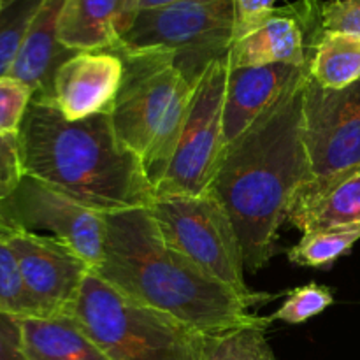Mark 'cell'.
<instances>
[{
  "label": "cell",
  "instance_id": "1",
  "mask_svg": "<svg viewBox=\"0 0 360 360\" xmlns=\"http://www.w3.org/2000/svg\"><path fill=\"white\" fill-rule=\"evenodd\" d=\"M308 70L238 139L225 146L210 192L227 210L245 257L257 273L276 253L295 193L309 178L302 137V97Z\"/></svg>",
  "mask_w": 360,
  "mask_h": 360
},
{
  "label": "cell",
  "instance_id": "2",
  "mask_svg": "<svg viewBox=\"0 0 360 360\" xmlns=\"http://www.w3.org/2000/svg\"><path fill=\"white\" fill-rule=\"evenodd\" d=\"M104 259L95 273L132 301L165 313L193 333L271 323L257 304L221 285L162 238L148 207L105 214Z\"/></svg>",
  "mask_w": 360,
  "mask_h": 360
},
{
  "label": "cell",
  "instance_id": "3",
  "mask_svg": "<svg viewBox=\"0 0 360 360\" xmlns=\"http://www.w3.org/2000/svg\"><path fill=\"white\" fill-rule=\"evenodd\" d=\"M18 146L25 176L102 214L150 207L155 199L143 162L120 143L109 112L70 122L51 102L32 101Z\"/></svg>",
  "mask_w": 360,
  "mask_h": 360
},
{
  "label": "cell",
  "instance_id": "4",
  "mask_svg": "<svg viewBox=\"0 0 360 360\" xmlns=\"http://www.w3.org/2000/svg\"><path fill=\"white\" fill-rule=\"evenodd\" d=\"M115 51L122 55L125 74L109 111L112 129L120 143L141 158L157 190L178 146L197 83L183 76L169 53Z\"/></svg>",
  "mask_w": 360,
  "mask_h": 360
},
{
  "label": "cell",
  "instance_id": "5",
  "mask_svg": "<svg viewBox=\"0 0 360 360\" xmlns=\"http://www.w3.org/2000/svg\"><path fill=\"white\" fill-rule=\"evenodd\" d=\"M72 316L108 360H197L200 334L132 301L95 271L84 280Z\"/></svg>",
  "mask_w": 360,
  "mask_h": 360
},
{
  "label": "cell",
  "instance_id": "6",
  "mask_svg": "<svg viewBox=\"0 0 360 360\" xmlns=\"http://www.w3.org/2000/svg\"><path fill=\"white\" fill-rule=\"evenodd\" d=\"M238 27L234 0H179L139 11L118 46L127 51H164L190 83L231 49Z\"/></svg>",
  "mask_w": 360,
  "mask_h": 360
},
{
  "label": "cell",
  "instance_id": "7",
  "mask_svg": "<svg viewBox=\"0 0 360 360\" xmlns=\"http://www.w3.org/2000/svg\"><path fill=\"white\" fill-rule=\"evenodd\" d=\"M165 243L197 267L253 304L273 299L245 281V257L227 210L211 192L155 197L148 207Z\"/></svg>",
  "mask_w": 360,
  "mask_h": 360
},
{
  "label": "cell",
  "instance_id": "8",
  "mask_svg": "<svg viewBox=\"0 0 360 360\" xmlns=\"http://www.w3.org/2000/svg\"><path fill=\"white\" fill-rule=\"evenodd\" d=\"M229 58H218L204 70L193 88L192 102L183 123L167 172L155 197L202 195L210 192L225 150L224 102Z\"/></svg>",
  "mask_w": 360,
  "mask_h": 360
},
{
  "label": "cell",
  "instance_id": "9",
  "mask_svg": "<svg viewBox=\"0 0 360 360\" xmlns=\"http://www.w3.org/2000/svg\"><path fill=\"white\" fill-rule=\"evenodd\" d=\"M302 137L309 178L301 188H320L360 171V79L341 90L308 76L302 97Z\"/></svg>",
  "mask_w": 360,
  "mask_h": 360
},
{
  "label": "cell",
  "instance_id": "10",
  "mask_svg": "<svg viewBox=\"0 0 360 360\" xmlns=\"http://www.w3.org/2000/svg\"><path fill=\"white\" fill-rule=\"evenodd\" d=\"M0 220L25 231L49 232L48 236L70 246L94 271L104 259L105 214L28 176H23L13 195L0 202Z\"/></svg>",
  "mask_w": 360,
  "mask_h": 360
},
{
  "label": "cell",
  "instance_id": "11",
  "mask_svg": "<svg viewBox=\"0 0 360 360\" xmlns=\"http://www.w3.org/2000/svg\"><path fill=\"white\" fill-rule=\"evenodd\" d=\"M322 34V0H297L285 7H274L236 30L227 53L229 65L285 63L308 69L313 48Z\"/></svg>",
  "mask_w": 360,
  "mask_h": 360
},
{
  "label": "cell",
  "instance_id": "12",
  "mask_svg": "<svg viewBox=\"0 0 360 360\" xmlns=\"http://www.w3.org/2000/svg\"><path fill=\"white\" fill-rule=\"evenodd\" d=\"M4 238L16 257L23 283L41 319L72 315L84 280L94 269L53 236L9 227Z\"/></svg>",
  "mask_w": 360,
  "mask_h": 360
},
{
  "label": "cell",
  "instance_id": "13",
  "mask_svg": "<svg viewBox=\"0 0 360 360\" xmlns=\"http://www.w3.org/2000/svg\"><path fill=\"white\" fill-rule=\"evenodd\" d=\"M123 74L125 63L115 49L74 53L56 70L51 104L70 122L109 112Z\"/></svg>",
  "mask_w": 360,
  "mask_h": 360
},
{
  "label": "cell",
  "instance_id": "14",
  "mask_svg": "<svg viewBox=\"0 0 360 360\" xmlns=\"http://www.w3.org/2000/svg\"><path fill=\"white\" fill-rule=\"evenodd\" d=\"M308 69L285 65L231 67L224 102L225 146L238 139L255 120H259L280 95Z\"/></svg>",
  "mask_w": 360,
  "mask_h": 360
},
{
  "label": "cell",
  "instance_id": "15",
  "mask_svg": "<svg viewBox=\"0 0 360 360\" xmlns=\"http://www.w3.org/2000/svg\"><path fill=\"white\" fill-rule=\"evenodd\" d=\"M63 2L65 0H42L9 72L32 88V101L51 102L56 70L76 53L62 46L58 39Z\"/></svg>",
  "mask_w": 360,
  "mask_h": 360
},
{
  "label": "cell",
  "instance_id": "16",
  "mask_svg": "<svg viewBox=\"0 0 360 360\" xmlns=\"http://www.w3.org/2000/svg\"><path fill=\"white\" fill-rule=\"evenodd\" d=\"M129 27V0H65L58 39L70 51H102L116 48Z\"/></svg>",
  "mask_w": 360,
  "mask_h": 360
},
{
  "label": "cell",
  "instance_id": "17",
  "mask_svg": "<svg viewBox=\"0 0 360 360\" xmlns=\"http://www.w3.org/2000/svg\"><path fill=\"white\" fill-rule=\"evenodd\" d=\"M288 224L306 232L360 224V171L341 181L301 188L292 200Z\"/></svg>",
  "mask_w": 360,
  "mask_h": 360
},
{
  "label": "cell",
  "instance_id": "18",
  "mask_svg": "<svg viewBox=\"0 0 360 360\" xmlns=\"http://www.w3.org/2000/svg\"><path fill=\"white\" fill-rule=\"evenodd\" d=\"M27 360H108L72 315L20 319Z\"/></svg>",
  "mask_w": 360,
  "mask_h": 360
},
{
  "label": "cell",
  "instance_id": "19",
  "mask_svg": "<svg viewBox=\"0 0 360 360\" xmlns=\"http://www.w3.org/2000/svg\"><path fill=\"white\" fill-rule=\"evenodd\" d=\"M308 76L320 86L341 90L360 79V37L341 32L320 35L308 63Z\"/></svg>",
  "mask_w": 360,
  "mask_h": 360
},
{
  "label": "cell",
  "instance_id": "20",
  "mask_svg": "<svg viewBox=\"0 0 360 360\" xmlns=\"http://www.w3.org/2000/svg\"><path fill=\"white\" fill-rule=\"evenodd\" d=\"M267 327L252 323L200 336L197 360H278L266 338Z\"/></svg>",
  "mask_w": 360,
  "mask_h": 360
},
{
  "label": "cell",
  "instance_id": "21",
  "mask_svg": "<svg viewBox=\"0 0 360 360\" xmlns=\"http://www.w3.org/2000/svg\"><path fill=\"white\" fill-rule=\"evenodd\" d=\"M357 241H360V224L306 232L297 245L288 248L287 255L295 266L326 269L350 252Z\"/></svg>",
  "mask_w": 360,
  "mask_h": 360
},
{
  "label": "cell",
  "instance_id": "22",
  "mask_svg": "<svg viewBox=\"0 0 360 360\" xmlns=\"http://www.w3.org/2000/svg\"><path fill=\"white\" fill-rule=\"evenodd\" d=\"M42 0H6L0 9V77L9 76Z\"/></svg>",
  "mask_w": 360,
  "mask_h": 360
},
{
  "label": "cell",
  "instance_id": "23",
  "mask_svg": "<svg viewBox=\"0 0 360 360\" xmlns=\"http://www.w3.org/2000/svg\"><path fill=\"white\" fill-rule=\"evenodd\" d=\"M4 236L6 232L0 234V311L18 319H41V313L23 283L16 257Z\"/></svg>",
  "mask_w": 360,
  "mask_h": 360
},
{
  "label": "cell",
  "instance_id": "24",
  "mask_svg": "<svg viewBox=\"0 0 360 360\" xmlns=\"http://www.w3.org/2000/svg\"><path fill=\"white\" fill-rule=\"evenodd\" d=\"M333 302V290L326 285H302L288 294L287 301L269 319L280 320V322L290 323V326H299V323L308 322L309 319L326 311Z\"/></svg>",
  "mask_w": 360,
  "mask_h": 360
},
{
  "label": "cell",
  "instance_id": "25",
  "mask_svg": "<svg viewBox=\"0 0 360 360\" xmlns=\"http://www.w3.org/2000/svg\"><path fill=\"white\" fill-rule=\"evenodd\" d=\"M34 91L13 76L0 77V136H16Z\"/></svg>",
  "mask_w": 360,
  "mask_h": 360
},
{
  "label": "cell",
  "instance_id": "26",
  "mask_svg": "<svg viewBox=\"0 0 360 360\" xmlns=\"http://www.w3.org/2000/svg\"><path fill=\"white\" fill-rule=\"evenodd\" d=\"M322 25L327 32H341L360 37V0L322 2Z\"/></svg>",
  "mask_w": 360,
  "mask_h": 360
},
{
  "label": "cell",
  "instance_id": "27",
  "mask_svg": "<svg viewBox=\"0 0 360 360\" xmlns=\"http://www.w3.org/2000/svg\"><path fill=\"white\" fill-rule=\"evenodd\" d=\"M16 136H0V202L13 195L23 179Z\"/></svg>",
  "mask_w": 360,
  "mask_h": 360
},
{
  "label": "cell",
  "instance_id": "28",
  "mask_svg": "<svg viewBox=\"0 0 360 360\" xmlns=\"http://www.w3.org/2000/svg\"><path fill=\"white\" fill-rule=\"evenodd\" d=\"M0 360H27L18 316L0 311Z\"/></svg>",
  "mask_w": 360,
  "mask_h": 360
},
{
  "label": "cell",
  "instance_id": "29",
  "mask_svg": "<svg viewBox=\"0 0 360 360\" xmlns=\"http://www.w3.org/2000/svg\"><path fill=\"white\" fill-rule=\"evenodd\" d=\"M276 2L278 0H234L236 14H238V27H236V30L250 25L257 18L266 14L267 11L274 9Z\"/></svg>",
  "mask_w": 360,
  "mask_h": 360
},
{
  "label": "cell",
  "instance_id": "30",
  "mask_svg": "<svg viewBox=\"0 0 360 360\" xmlns=\"http://www.w3.org/2000/svg\"><path fill=\"white\" fill-rule=\"evenodd\" d=\"M179 2V0H129V14H130V23H132L134 16L139 11L148 9H158V7L171 6V4Z\"/></svg>",
  "mask_w": 360,
  "mask_h": 360
},
{
  "label": "cell",
  "instance_id": "31",
  "mask_svg": "<svg viewBox=\"0 0 360 360\" xmlns=\"http://www.w3.org/2000/svg\"><path fill=\"white\" fill-rule=\"evenodd\" d=\"M7 231H9V225H7L4 220H0V234H4V232Z\"/></svg>",
  "mask_w": 360,
  "mask_h": 360
},
{
  "label": "cell",
  "instance_id": "32",
  "mask_svg": "<svg viewBox=\"0 0 360 360\" xmlns=\"http://www.w3.org/2000/svg\"><path fill=\"white\" fill-rule=\"evenodd\" d=\"M4 4H6V0H0V9H2V7H4Z\"/></svg>",
  "mask_w": 360,
  "mask_h": 360
}]
</instances>
